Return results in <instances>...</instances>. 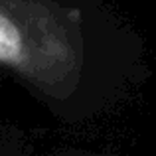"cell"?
<instances>
[{"label":"cell","mask_w":156,"mask_h":156,"mask_svg":"<svg viewBox=\"0 0 156 156\" xmlns=\"http://www.w3.org/2000/svg\"><path fill=\"white\" fill-rule=\"evenodd\" d=\"M22 51V40L20 32L6 16L0 14V61L12 63L20 57Z\"/></svg>","instance_id":"cell-1"}]
</instances>
